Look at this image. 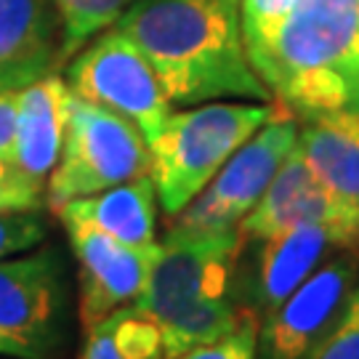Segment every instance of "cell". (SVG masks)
Masks as SVG:
<instances>
[{
    "instance_id": "cell-9",
    "label": "cell",
    "mask_w": 359,
    "mask_h": 359,
    "mask_svg": "<svg viewBox=\"0 0 359 359\" xmlns=\"http://www.w3.org/2000/svg\"><path fill=\"white\" fill-rule=\"evenodd\" d=\"M341 250H359L346 234L327 224H301L271 237L245 240L237 258L234 293L258 322L277 309L309 274Z\"/></svg>"
},
{
    "instance_id": "cell-24",
    "label": "cell",
    "mask_w": 359,
    "mask_h": 359,
    "mask_svg": "<svg viewBox=\"0 0 359 359\" xmlns=\"http://www.w3.org/2000/svg\"><path fill=\"white\" fill-rule=\"evenodd\" d=\"M16 144V90H0V160L13 163Z\"/></svg>"
},
{
    "instance_id": "cell-22",
    "label": "cell",
    "mask_w": 359,
    "mask_h": 359,
    "mask_svg": "<svg viewBox=\"0 0 359 359\" xmlns=\"http://www.w3.org/2000/svg\"><path fill=\"white\" fill-rule=\"evenodd\" d=\"M309 359H359V283L335 327L325 335Z\"/></svg>"
},
{
    "instance_id": "cell-19",
    "label": "cell",
    "mask_w": 359,
    "mask_h": 359,
    "mask_svg": "<svg viewBox=\"0 0 359 359\" xmlns=\"http://www.w3.org/2000/svg\"><path fill=\"white\" fill-rule=\"evenodd\" d=\"M48 224L43 210H13L0 213V261L19 256L46 243Z\"/></svg>"
},
{
    "instance_id": "cell-5",
    "label": "cell",
    "mask_w": 359,
    "mask_h": 359,
    "mask_svg": "<svg viewBox=\"0 0 359 359\" xmlns=\"http://www.w3.org/2000/svg\"><path fill=\"white\" fill-rule=\"evenodd\" d=\"M149 168V142L128 117L72 93L62 154L46 181V205L56 213L69 200L147 176Z\"/></svg>"
},
{
    "instance_id": "cell-11",
    "label": "cell",
    "mask_w": 359,
    "mask_h": 359,
    "mask_svg": "<svg viewBox=\"0 0 359 359\" xmlns=\"http://www.w3.org/2000/svg\"><path fill=\"white\" fill-rule=\"evenodd\" d=\"M62 226L77 264V320L88 330L144 293L160 243L126 245L83 224Z\"/></svg>"
},
{
    "instance_id": "cell-8",
    "label": "cell",
    "mask_w": 359,
    "mask_h": 359,
    "mask_svg": "<svg viewBox=\"0 0 359 359\" xmlns=\"http://www.w3.org/2000/svg\"><path fill=\"white\" fill-rule=\"evenodd\" d=\"M295 144L298 120L283 109L231 154L213 181L179 216L170 218V224L189 229H240Z\"/></svg>"
},
{
    "instance_id": "cell-4",
    "label": "cell",
    "mask_w": 359,
    "mask_h": 359,
    "mask_svg": "<svg viewBox=\"0 0 359 359\" xmlns=\"http://www.w3.org/2000/svg\"><path fill=\"white\" fill-rule=\"evenodd\" d=\"M280 112L277 102H205L170 112L149 142V176L163 213L179 216L231 154Z\"/></svg>"
},
{
    "instance_id": "cell-6",
    "label": "cell",
    "mask_w": 359,
    "mask_h": 359,
    "mask_svg": "<svg viewBox=\"0 0 359 359\" xmlns=\"http://www.w3.org/2000/svg\"><path fill=\"white\" fill-rule=\"evenodd\" d=\"M69 285L53 245L0 261V357L56 359L65 348Z\"/></svg>"
},
{
    "instance_id": "cell-10",
    "label": "cell",
    "mask_w": 359,
    "mask_h": 359,
    "mask_svg": "<svg viewBox=\"0 0 359 359\" xmlns=\"http://www.w3.org/2000/svg\"><path fill=\"white\" fill-rule=\"evenodd\" d=\"M359 283V250H341L258 322V359H309L346 309Z\"/></svg>"
},
{
    "instance_id": "cell-2",
    "label": "cell",
    "mask_w": 359,
    "mask_h": 359,
    "mask_svg": "<svg viewBox=\"0 0 359 359\" xmlns=\"http://www.w3.org/2000/svg\"><path fill=\"white\" fill-rule=\"evenodd\" d=\"M240 229H189L170 224L157 245L144 293L133 301L160 333L165 359L234 333L248 314L234 293Z\"/></svg>"
},
{
    "instance_id": "cell-16",
    "label": "cell",
    "mask_w": 359,
    "mask_h": 359,
    "mask_svg": "<svg viewBox=\"0 0 359 359\" xmlns=\"http://www.w3.org/2000/svg\"><path fill=\"white\" fill-rule=\"evenodd\" d=\"M306 163L341 200L359 208V112L333 109L298 120V144Z\"/></svg>"
},
{
    "instance_id": "cell-18",
    "label": "cell",
    "mask_w": 359,
    "mask_h": 359,
    "mask_svg": "<svg viewBox=\"0 0 359 359\" xmlns=\"http://www.w3.org/2000/svg\"><path fill=\"white\" fill-rule=\"evenodd\" d=\"M130 3L133 0H53V6L59 8L62 22H65L67 62L93 35L115 25Z\"/></svg>"
},
{
    "instance_id": "cell-1",
    "label": "cell",
    "mask_w": 359,
    "mask_h": 359,
    "mask_svg": "<svg viewBox=\"0 0 359 359\" xmlns=\"http://www.w3.org/2000/svg\"><path fill=\"white\" fill-rule=\"evenodd\" d=\"M115 27L147 56L173 107L274 102L245 48L240 0H133Z\"/></svg>"
},
{
    "instance_id": "cell-3",
    "label": "cell",
    "mask_w": 359,
    "mask_h": 359,
    "mask_svg": "<svg viewBox=\"0 0 359 359\" xmlns=\"http://www.w3.org/2000/svg\"><path fill=\"white\" fill-rule=\"evenodd\" d=\"M248 56L274 102L295 120L333 109L359 112V0H298Z\"/></svg>"
},
{
    "instance_id": "cell-21",
    "label": "cell",
    "mask_w": 359,
    "mask_h": 359,
    "mask_svg": "<svg viewBox=\"0 0 359 359\" xmlns=\"http://www.w3.org/2000/svg\"><path fill=\"white\" fill-rule=\"evenodd\" d=\"M298 0H240L245 48L253 51L274 35L283 19L295 8Z\"/></svg>"
},
{
    "instance_id": "cell-12",
    "label": "cell",
    "mask_w": 359,
    "mask_h": 359,
    "mask_svg": "<svg viewBox=\"0 0 359 359\" xmlns=\"http://www.w3.org/2000/svg\"><path fill=\"white\" fill-rule=\"evenodd\" d=\"M301 224L335 226L359 248V208L341 200L314 173V168L309 165L306 157L295 147L256 208L243 218L240 234L245 240H261Z\"/></svg>"
},
{
    "instance_id": "cell-13",
    "label": "cell",
    "mask_w": 359,
    "mask_h": 359,
    "mask_svg": "<svg viewBox=\"0 0 359 359\" xmlns=\"http://www.w3.org/2000/svg\"><path fill=\"white\" fill-rule=\"evenodd\" d=\"M67 65L53 0H0V90H22Z\"/></svg>"
},
{
    "instance_id": "cell-15",
    "label": "cell",
    "mask_w": 359,
    "mask_h": 359,
    "mask_svg": "<svg viewBox=\"0 0 359 359\" xmlns=\"http://www.w3.org/2000/svg\"><path fill=\"white\" fill-rule=\"evenodd\" d=\"M56 216L62 224H83L126 245L157 243V189L149 173L99 194L69 200L56 210Z\"/></svg>"
},
{
    "instance_id": "cell-20",
    "label": "cell",
    "mask_w": 359,
    "mask_h": 359,
    "mask_svg": "<svg viewBox=\"0 0 359 359\" xmlns=\"http://www.w3.org/2000/svg\"><path fill=\"white\" fill-rule=\"evenodd\" d=\"M46 184L27 176L19 165L0 160V213L13 210H43Z\"/></svg>"
},
{
    "instance_id": "cell-23",
    "label": "cell",
    "mask_w": 359,
    "mask_h": 359,
    "mask_svg": "<svg viewBox=\"0 0 359 359\" xmlns=\"http://www.w3.org/2000/svg\"><path fill=\"white\" fill-rule=\"evenodd\" d=\"M256 335H258V320L248 317V320L234 330V333L218 338L213 344L197 346L187 354L176 359H258L256 351Z\"/></svg>"
},
{
    "instance_id": "cell-17",
    "label": "cell",
    "mask_w": 359,
    "mask_h": 359,
    "mask_svg": "<svg viewBox=\"0 0 359 359\" xmlns=\"http://www.w3.org/2000/svg\"><path fill=\"white\" fill-rule=\"evenodd\" d=\"M83 333L86 344L77 359H165L157 322L136 304L120 306Z\"/></svg>"
},
{
    "instance_id": "cell-14",
    "label": "cell",
    "mask_w": 359,
    "mask_h": 359,
    "mask_svg": "<svg viewBox=\"0 0 359 359\" xmlns=\"http://www.w3.org/2000/svg\"><path fill=\"white\" fill-rule=\"evenodd\" d=\"M69 102L72 90L59 72H51L35 80L32 86L16 90L13 165H19L27 176L43 184L48 181L62 154Z\"/></svg>"
},
{
    "instance_id": "cell-7",
    "label": "cell",
    "mask_w": 359,
    "mask_h": 359,
    "mask_svg": "<svg viewBox=\"0 0 359 359\" xmlns=\"http://www.w3.org/2000/svg\"><path fill=\"white\" fill-rule=\"evenodd\" d=\"M65 80L75 96L128 117L147 142L160 133L173 112V102L152 65L115 25L69 56Z\"/></svg>"
}]
</instances>
